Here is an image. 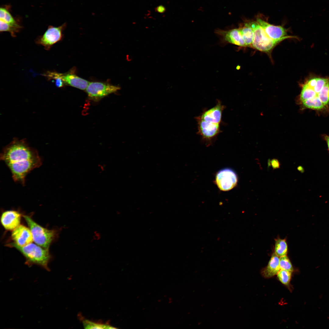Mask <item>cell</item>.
<instances>
[{"label": "cell", "mask_w": 329, "mask_h": 329, "mask_svg": "<svg viewBox=\"0 0 329 329\" xmlns=\"http://www.w3.org/2000/svg\"><path fill=\"white\" fill-rule=\"evenodd\" d=\"M0 158L9 168L13 180L23 186L27 175L42 163L37 151L24 139H13L3 149Z\"/></svg>", "instance_id": "1"}, {"label": "cell", "mask_w": 329, "mask_h": 329, "mask_svg": "<svg viewBox=\"0 0 329 329\" xmlns=\"http://www.w3.org/2000/svg\"><path fill=\"white\" fill-rule=\"evenodd\" d=\"M298 102L303 109H329V77L312 76L301 85Z\"/></svg>", "instance_id": "2"}, {"label": "cell", "mask_w": 329, "mask_h": 329, "mask_svg": "<svg viewBox=\"0 0 329 329\" xmlns=\"http://www.w3.org/2000/svg\"><path fill=\"white\" fill-rule=\"evenodd\" d=\"M8 245L20 251L26 258L27 264H36L50 271L48 264L51 257L48 249L32 243L23 246H19L15 242L10 243Z\"/></svg>", "instance_id": "3"}, {"label": "cell", "mask_w": 329, "mask_h": 329, "mask_svg": "<svg viewBox=\"0 0 329 329\" xmlns=\"http://www.w3.org/2000/svg\"><path fill=\"white\" fill-rule=\"evenodd\" d=\"M23 217L31 231L33 241L40 246L48 249L55 236V232L43 227L27 216Z\"/></svg>", "instance_id": "4"}, {"label": "cell", "mask_w": 329, "mask_h": 329, "mask_svg": "<svg viewBox=\"0 0 329 329\" xmlns=\"http://www.w3.org/2000/svg\"><path fill=\"white\" fill-rule=\"evenodd\" d=\"M248 23L254 33L251 46L253 48L261 51L268 52L282 41L274 40L269 37L257 22H248Z\"/></svg>", "instance_id": "5"}, {"label": "cell", "mask_w": 329, "mask_h": 329, "mask_svg": "<svg viewBox=\"0 0 329 329\" xmlns=\"http://www.w3.org/2000/svg\"><path fill=\"white\" fill-rule=\"evenodd\" d=\"M120 89L118 86L99 82L89 83L86 90L88 97L94 101H97L103 97Z\"/></svg>", "instance_id": "6"}, {"label": "cell", "mask_w": 329, "mask_h": 329, "mask_svg": "<svg viewBox=\"0 0 329 329\" xmlns=\"http://www.w3.org/2000/svg\"><path fill=\"white\" fill-rule=\"evenodd\" d=\"M66 25L64 23L58 27L49 26L43 35L37 38L36 43L43 46L46 50H49L54 44L61 40Z\"/></svg>", "instance_id": "7"}, {"label": "cell", "mask_w": 329, "mask_h": 329, "mask_svg": "<svg viewBox=\"0 0 329 329\" xmlns=\"http://www.w3.org/2000/svg\"><path fill=\"white\" fill-rule=\"evenodd\" d=\"M43 76L49 80H53L56 78H59L62 80L64 84L82 90L86 89L89 83L87 80L76 75L72 71L65 73L48 71Z\"/></svg>", "instance_id": "8"}, {"label": "cell", "mask_w": 329, "mask_h": 329, "mask_svg": "<svg viewBox=\"0 0 329 329\" xmlns=\"http://www.w3.org/2000/svg\"><path fill=\"white\" fill-rule=\"evenodd\" d=\"M238 181L235 172L231 169L225 168L220 171L216 177L217 185L221 190H230L236 185Z\"/></svg>", "instance_id": "9"}, {"label": "cell", "mask_w": 329, "mask_h": 329, "mask_svg": "<svg viewBox=\"0 0 329 329\" xmlns=\"http://www.w3.org/2000/svg\"><path fill=\"white\" fill-rule=\"evenodd\" d=\"M257 22L268 36L273 40L282 41L286 39L293 37L292 36H286V30L282 26L272 25L260 18L257 19Z\"/></svg>", "instance_id": "10"}, {"label": "cell", "mask_w": 329, "mask_h": 329, "mask_svg": "<svg viewBox=\"0 0 329 329\" xmlns=\"http://www.w3.org/2000/svg\"><path fill=\"white\" fill-rule=\"evenodd\" d=\"M197 122L198 133L206 140H210L220 132V124L205 121L199 116L196 118Z\"/></svg>", "instance_id": "11"}, {"label": "cell", "mask_w": 329, "mask_h": 329, "mask_svg": "<svg viewBox=\"0 0 329 329\" xmlns=\"http://www.w3.org/2000/svg\"><path fill=\"white\" fill-rule=\"evenodd\" d=\"M11 237L14 242L21 246L30 244L33 241L30 229L21 225H19L13 230Z\"/></svg>", "instance_id": "12"}, {"label": "cell", "mask_w": 329, "mask_h": 329, "mask_svg": "<svg viewBox=\"0 0 329 329\" xmlns=\"http://www.w3.org/2000/svg\"><path fill=\"white\" fill-rule=\"evenodd\" d=\"M21 214L15 210H8L3 212L1 216V223L5 229L13 230L19 225Z\"/></svg>", "instance_id": "13"}, {"label": "cell", "mask_w": 329, "mask_h": 329, "mask_svg": "<svg viewBox=\"0 0 329 329\" xmlns=\"http://www.w3.org/2000/svg\"><path fill=\"white\" fill-rule=\"evenodd\" d=\"M224 108L219 101L214 107L205 111L199 117L206 122L220 124Z\"/></svg>", "instance_id": "14"}, {"label": "cell", "mask_w": 329, "mask_h": 329, "mask_svg": "<svg viewBox=\"0 0 329 329\" xmlns=\"http://www.w3.org/2000/svg\"><path fill=\"white\" fill-rule=\"evenodd\" d=\"M280 270L279 258L274 253L267 266L261 270V274L264 278H269L277 274Z\"/></svg>", "instance_id": "15"}, {"label": "cell", "mask_w": 329, "mask_h": 329, "mask_svg": "<svg viewBox=\"0 0 329 329\" xmlns=\"http://www.w3.org/2000/svg\"><path fill=\"white\" fill-rule=\"evenodd\" d=\"M9 8L7 7L0 8V20L7 23L16 33L19 31L22 26L12 16Z\"/></svg>", "instance_id": "16"}, {"label": "cell", "mask_w": 329, "mask_h": 329, "mask_svg": "<svg viewBox=\"0 0 329 329\" xmlns=\"http://www.w3.org/2000/svg\"><path fill=\"white\" fill-rule=\"evenodd\" d=\"M242 37L246 47H251L253 43L254 33L252 28L248 23H245L242 27L238 28Z\"/></svg>", "instance_id": "17"}, {"label": "cell", "mask_w": 329, "mask_h": 329, "mask_svg": "<svg viewBox=\"0 0 329 329\" xmlns=\"http://www.w3.org/2000/svg\"><path fill=\"white\" fill-rule=\"evenodd\" d=\"M288 245L285 239H278L275 240L274 253L279 257L287 255Z\"/></svg>", "instance_id": "18"}, {"label": "cell", "mask_w": 329, "mask_h": 329, "mask_svg": "<svg viewBox=\"0 0 329 329\" xmlns=\"http://www.w3.org/2000/svg\"><path fill=\"white\" fill-rule=\"evenodd\" d=\"M292 272L280 269L277 274L278 280L283 285H289L291 278Z\"/></svg>", "instance_id": "19"}, {"label": "cell", "mask_w": 329, "mask_h": 329, "mask_svg": "<svg viewBox=\"0 0 329 329\" xmlns=\"http://www.w3.org/2000/svg\"><path fill=\"white\" fill-rule=\"evenodd\" d=\"M83 324L85 328L112 329L115 328L108 324L96 323L87 320H83Z\"/></svg>", "instance_id": "20"}, {"label": "cell", "mask_w": 329, "mask_h": 329, "mask_svg": "<svg viewBox=\"0 0 329 329\" xmlns=\"http://www.w3.org/2000/svg\"><path fill=\"white\" fill-rule=\"evenodd\" d=\"M279 265L280 269L285 270L292 272L294 271L292 263L286 255L280 257Z\"/></svg>", "instance_id": "21"}, {"label": "cell", "mask_w": 329, "mask_h": 329, "mask_svg": "<svg viewBox=\"0 0 329 329\" xmlns=\"http://www.w3.org/2000/svg\"><path fill=\"white\" fill-rule=\"evenodd\" d=\"M268 165H271L273 169L279 168L280 164L278 160L276 159H273L270 161H268Z\"/></svg>", "instance_id": "22"}, {"label": "cell", "mask_w": 329, "mask_h": 329, "mask_svg": "<svg viewBox=\"0 0 329 329\" xmlns=\"http://www.w3.org/2000/svg\"><path fill=\"white\" fill-rule=\"evenodd\" d=\"M155 10L157 12L163 13L165 11L166 9L163 5H160L155 8Z\"/></svg>", "instance_id": "23"}, {"label": "cell", "mask_w": 329, "mask_h": 329, "mask_svg": "<svg viewBox=\"0 0 329 329\" xmlns=\"http://www.w3.org/2000/svg\"><path fill=\"white\" fill-rule=\"evenodd\" d=\"M323 137L327 143L328 149L329 151V135L324 134L323 135Z\"/></svg>", "instance_id": "24"}, {"label": "cell", "mask_w": 329, "mask_h": 329, "mask_svg": "<svg viewBox=\"0 0 329 329\" xmlns=\"http://www.w3.org/2000/svg\"><path fill=\"white\" fill-rule=\"evenodd\" d=\"M298 170H299L300 171H302V167H301V166H299L298 168Z\"/></svg>", "instance_id": "25"}]
</instances>
